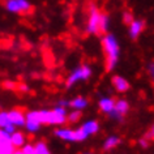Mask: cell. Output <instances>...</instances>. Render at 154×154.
Wrapping results in <instances>:
<instances>
[{"instance_id":"obj_24","label":"cell","mask_w":154,"mask_h":154,"mask_svg":"<svg viewBox=\"0 0 154 154\" xmlns=\"http://www.w3.org/2000/svg\"><path fill=\"white\" fill-rule=\"evenodd\" d=\"M21 152L24 154H35V146L32 145V144H28V145H24L21 149Z\"/></svg>"},{"instance_id":"obj_2","label":"cell","mask_w":154,"mask_h":154,"mask_svg":"<svg viewBox=\"0 0 154 154\" xmlns=\"http://www.w3.org/2000/svg\"><path fill=\"white\" fill-rule=\"evenodd\" d=\"M101 11L95 5H90L89 8V17H88L86 32L89 34H98L99 33V21H101Z\"/></svg>"},{"instance_id":"obj_4","label":"cell","mask_w":154,"mask_h":154,"mask_svg":"<svg viewBox=\"0 0 154 154\" xmlns=\"http://www.w3.org/2000/svg\"><path fill=\"white\" fill-rule=\"evenodd\" d=\"M5 9L11 13H28L32 9V3L29 0H5Z\"/></svg>"},{"instance_id":"obj_22","label":"cell","mask_w":154,"mask_h":154,"mask_svg":"<svg viewBox=\"0 0 154 154\" xmlns=\"http://www.w3.org/2000/svg\"><path fill=\"white\" fill-rule=\"evenodd\" d=\"M0 142L11 144V133H8L5 129H3V128H0Z\"/></svg>"},{"instance_id":"obj_13","label":"cell","mask_w":154,"mask_h":154,"mask_svg":"<svg viewBox=\"0 0 154 154\" xmlns=\"http://www.w3.org/2000/svg\"><path fill=\"white\" fill-rule=\"evenodd\" d=\"M55 134L57 137H60L61 140H65V141H75V134H73V131L72 129H68V128H60L57 129Z\"/></svg>"},{"instance_id":"obj_14","label":"cell","mask_w":154,"mask_h":154,"mask_svg":"<svg viewBox=\"0 0 154 154\" xmlns=\"http://www.w3.org/2000/svg\"><path fill=\"white\" fill-rule=\"evenodd\" d=\"M69 106L75 110H82L88 106V99L86 98H82V97H77L75 99H72L69 102Z\"/></svg>"},{"instance_id":"obj_34","label":"cell","mask_w":154,"mask_h":154,"mask_svg":"<svg viewBox=\"0 0 154 154\" xmlns=\"http://www.w3.org/2000/svg\"><path fill=\"white\" fill-rule=\"evenodd\" d=\"M153 80H154V79H153Z\"/></svg>"},{"instance_id":"obj_5","label":"cell","mask_w":154,"mask_h":154,"mask_svg":"<svg viewBox=\"0 0 154 154\" xmlns=\"http://www.w3.org/2000/svg\"><path fill=\"white\" fill-rule=\"evenodd\" d=\"M91 75V69L88 65H81L77 69L72 72V75L67 79V86L71 88L73 84H76L77 81H81V80H88Z\"/></svg>"},{"instance_id":"obj_17","label":"cell","mask_w":154,"mask_h":154,"mask_svg":"<svg viewBox=\"0 0 154 154\" xmlns=\"http://www.w3.org/2000/svg\"><path fill=\"white\" fill-rule=\"evenodd\" d=\"M25 127L30 133H33V132H37V131L39 129L41 123H38L35 120H25Z\"/></svg>"},{"instance_id":"obj_21","label":"cell","mask_w":154,"mask_h":154,"mask_svg":"<svg viewBox=\"0 0 154 154\" xmlns=\"http://www.w3.org/2000/svg\"><path fill=\"white\" fill-rule=\"evenodd\" d=\"M73 134H75V141H84L88 138V134L84 132L82 128H79L76 131H73Z\"/></svg>"},{"instance_id":"obj_20","label":"cell","mask_w":154,"mask_h":154,"mask_svg":"<svg viewBox=\"0 0 154 154\" xmlns=\"http://www.w3.org/2000/svg\"><path fill=\"white\" fill-rule=\"evenodd\" d=\"M8 124H11V120H9V115L8 112H0V128H5Z\"/></svg>"},{"instance_id":"obj_27","label":"cell","mask_w":154,"mask_h":154,"mask_svg":"<svg viewBox=\"0 0 154 154\" xmlns=\"http://www.w3.org/2000/svg\"><path fill=\"white\" fill-rule=\"evenodd\" d=\"M14 128H16V125H13L12 123H11V124H8V125L5 127V128H3V129H5V131H7V132H8V133H13L14 131H16Z\"/></svg>"},{"instance_id":"obj_32","label":"cell","mask_w":154,"mask_h":154,"mask_svg":"<svg viewBox=\"0 0 154 154\" xmlns=\"http://www.w3.org/2000/svg\"><path fill=\"white\" fill-rule=\"evenodd\" d=\"M13 154H24V153H22L21 150H17V152H16V150H14V152H13Z\"/></svg>"},{"instance_id":"obj_10","label":"cell","mask_w":154,"mask_h":154,"mask_svg":"<svg viewBox=\"0 0 154 154\" xmlns=\"http://www.w3.org/2000/svg\"><path fill=\"white\" fill-rule=\"evenodd\" d=\"M11 144L14 148H22L25 145V136L21 132H16L14 131L13 133H11Z\"/></svg>"},{"instance_id":"obj_8","label":"cell","mask_w":154,"mask_h":154,"mask_svg":"<svg viewBox=\"0 0 154 154\" xmlns=\"http://www.w3.org/2000/svg\"><path fill=\"white\" fill-rule=\"evenodd\" d=\"M8 115H9V120L13 125H16V127L25 125L26 118H25V115L21 110H12V111L8 112Z\"/></svg>"},{"instance_id":"obj_26","label":"cell","mask_w":154,"mask_h":154,"mask_svg":"<svg viewBox=\"0 0 154 154\" xmlns=\"http://www.w3.org/2000/svg\"><path fill=\"white\" fill-rule=\"evenodd\" d=\"M54 111H55L56 114H59V115H67V110H65V107L63 106H57L54 109Z\"/></svg>"},{"instance_id":"obj_3","label":"cell","mask_w":154,"mask_h":154,"mask_svg":"<svg viewBox=\"0 0 154 154\" xmlns=\"http://www.w3.org/2000/svg\"><path fill=\"white\" fill-rule=\"evenodd\" d=\"M38 115H39V122L42 124H64L67 122V115H59L54 110L38 111Z\"/></svg>"},{"instance_id":"obj_1","label":"cell","mask_w":154,"mask_h":154,"mask_svg":"<svg viewBox=\"0 0 154 154\" xmlns=\"http://www.w3.org/2000/svg\"><path fill=\"white\" fill-rule=\"evenodd\" d=\"M102 45H103V48H105V52L107 56V69L112 71L118 63V59H119V51H120L119 43H118L115 35L107 34V35L103 37Z\"/></svg>"},{"instance_id":"obj_30","label":"cell","mask_w":154,"mask_h":154,"mask_svg":"<svg viewBox=\"0 0 154 154\" xmlns=\"http://www.w3.org/2000/svg\"><path fill=\"white\" fill-rule=\"evenodd\" d=\"M140 144H141V146L146 148V146H148V138H141V140H140Z\"/></svg>"},{"instance_id":"obj_11","label":"cell","mask_w":154,"mask_h":154,"mask_svg":"<svg viewBox=\"0 0 154 154\" xmlns=\"http://www.w3.org/2000/svg\"><path fill=\"white\" fill-rule=\"evenodd\" d=\"M112 82H114V86L116 88L118 91H127L129 88V84L125 79H123L120 76H115L112 79Z\"/></svg>"},{"instance_id":"obj_6","label":"cell","mask_w":154,"mask_h":154,"mask_svg":"<svg viewBox=\"0 0 154 154\" xmlns=\"http://www.w3.org/2000/svg\"><path fill=\"white\" fill-rule=\"evenodd\" d=\"M129 106H128V102L124 101V99H119L118 102H115V106H114V110L111 111L109 114L111 118L116 119V120L122 122L123 118H124V115L127 114V111H128Z\"/></svg>"},{"instance_id":"obj_15","label":"cell","mask_w":154,"mask_h":154,"mask_svg":"<svg viewBox=\"0 0 154 154\" xmlns=\"http://www.w3.org/2000/svg\"><path fill=\"white\" fill-rule=\"evenodd\" d=\"M110 28V17L106 13H101V21H99V32L106 33Z\"/></svg>"},{"instance_id":"obj_16","label":"cell","mask_w":154,"mask_h":154,"mask_svg":"<svg viewBox=\"0 0 154 154\" xmlns=\"http://www.w3.org/2000/svg\"><path fill=\"white\" fill-rule=\"evenodd\" d=\"M120 144V138L118 136H111L109 137L107 140L105 141V145H103V149L105 150H110V149H114L116 145Z\"/></svg>"},{"instance_id":"obj_23","label":"cell","mask_w":154,"mask_h":154,"mask_svg":"<svg viewBox=\"0 0 154 154\" xmlns=\"http://www.w3.org/2000/svg\"><path fill=\"white\" fill-rule=\"evenodd\" d=\"M80 118H81V112H80V110H76V111H73L72 114L68 115L67 120L71 122V123H77L80 120Z\"/></svg>"},{"instance_id":"obj_29","label":"cell","mask_w":154,"mask_h":154,"mask_svg":"<svg viewBox=\"0 0 154 154\" xmlns=\"http://www.w3.org/2000/svg\"><path fill=\"white\" fill-rule=\"evenodd\" d=\"M146 138H154V125L152 127V129H150V132L146 134Z\"/></svg>"},{"instance_id":"obj_31","label":"cell","mask_w":154,"mask_h":154,"mask_svg":"<svg viewBox=\"0 0 154 154\" xmlns=\"http://www.w3.org/2000/svg\"><path fill=\"white\" fill-rule=\"evenodd\" d=\"M20 89H21L22 91H28V90H29V88L26 86V85H20Z\"/></svg>"},{"instance_id":"obj_25","label":"cell","mask_w":154,"mask_h":154,"mask_svg":"<svg viewBox=\"0 0 154 154\" xmlns=\"http://www.w3.org/2000/svg\"><path fill=\"white\" fill-rule=\"evenodd\" d=\"M133 20H134V18H133V16H132V13H131V12H128V11H127V12L123 13V21H124L125 24L129 25Z\"/></svg>"},{"instance_id":"obj_33","label":"cell","mask_w":154,"mask_h":154,"mask_svg":"<svg viewBox=\"0 0 154 154\" xmlns=\"http://www.w3.org/2000/svg\"><path fill=\"white\" fill-rule=\"evenodd\" d=\"M86 154H90V153H86Z\"/></svg>"},{"instance_id":"obj_18","label":"cell","mask_w":154,"mask_h":154,"mask_svg":"<svg viewBox=\"0 0 154 154\" xmlns=\"http://www.w3.org/2000/svg\"><path fill=\"white\" fill-rule=\"evenodd\" d=\"M14 146L12 144H4L0 142V154H13Z\"/></svg>"},{"instance_id":"obj_7","label":"cell","mask_w":154,"mask_h":154,"mask_svg":"<svg viewBox=\"0 0 154 154\" xmlns=\"http://www.w3.org/2000/svg\"><path fill=\"white\" fill-rule=\"evenodd\" d=\"M144 26H145L144 21H141V20H133L129 24V28H128L129 37L132 38V39H136V38L141 34L142 30H144Z\"/></svg>"},{"instance_id":"obj_9","label":"cell","mask_w":154,"mask_h":154,"mask_svg":"<svg viewBox=\"0 0 154 154\" xmlns=\"http://www.w3.org/2000/svg\"><path fill=\"white\" fill-rule=\"evenodd\" d=\"M114 106H115V101L112 98L103 97L99 99V109H101V111H103V112L110 114L111 111L114 110Z\"/></svg>"},{"instance_id":"obj_19","label":"cell","mask_w":154,"mask_h":154,"mask_svg":"<svg viewBox=\"0 0 154 154\" xmlns=\"http://www.w3.org/2000/svg\"><path fill=\"white\" fill-rule=\"evenodd\" d=\"M35 154H50V150L45 142H38L35 145Z\"/></svg>"},{"instance_id":"obj_28","label":"cell","mask_w":154,"mask_h":154,"mask_svg":"<svg viewBox=\"0 0 154 154\" xmlns=\"http://www.w3.org/2000/svg\"><path fill=\"white\" fill-rule=\"evenodd\" d=\"M149 73H150V76L154 79V63H152L149 65Z\"/></svg>"},{"instance_id":"obj_12","label":"cell","mask_w":154,"mask_h":154,"mask_svg":"<svg viewBox=\"0 0 154 154\" xmlns=\"http://www.w3.org/2000/svg\"><path fill=\"white\" fill-rule=\"evenodd\" d=\"M81 128H82L84 132L89 136V134H94V133L98 132L99 131V124H98V122H95V120H89V122H86Z\"/></svg>"}]
</instances>
